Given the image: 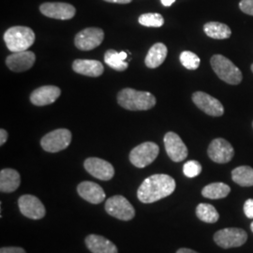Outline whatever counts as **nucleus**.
I'll return each mask as SVG.
<instances>
[{
    "label": "nucleus",
    "mask_w": 253,
    "mask_h": 253,
    "mask_svg": "<svg viewBox=\"0 0 253 253\" xmlns=\"http://www.w3.org/2000/svg\"><path fill=\"white\" fill-rule=\"evenodd\" d=\"M176 184L172 176L168 174H153L141 184L137 191L139 201L144 204H152L168 197L175 190Z\"/></svg>",
    "instance_id": "obj_1"
},
{
    "label": "nucleus",
    "mask_w": 253,
    "mask_h": 253,
    "mask_svg": "<svg viewBox=\"0 0 253 253\" xmlns=\"http://www.w3.org/2000/svg\"><path fill=\"white\" fill-rule=\"evenodd\" d=\"M118 102L129 111H147L156 105V98L149 92L124 88L118 92Z\"/></svg>",
    "instance_id": "obj_2"
},
{
    "label": "nucleus",
    "mask_w": 253,
    "mask_h": 253,
    "mask_svg": "<svg viewBox=\"0 0 253 253\" xmlns=\"http://www.w3.org/2000/svg\"><path fill=\"white\" fill-rule=\"evenodd\" d=\"M34 31L27 27H12L4 34V42L11 53L27 51L35 42Z\"/></svg>",
    "instance_id": "obj_3"
},
{
    "label": "nucleus",
    "mask_w": 253,
    "mask_h": 253,
    "mask_svg": "<svg viewBox=\"0 0 253 253\" xmlns=\"http://www.w3.org/2000/svg\"><path fill=\"white\" fill-rule=\"evenodd\" d=\"M213 71L217 74V77L230 84H239L243 75L241 71L222 54H215L210 60Z\"/></svg>",
    "instance_id": "obj_4"
},
{
    "label": "nucleus",
    "mask_w": 253,
    "mask_h": 253,
    "mask_svg": "<svg viewBox=\"0 0 253 253\" xmlns=\"http://www.w3.org/2000/svg\"><path fill=\"white\" fill-rule=\"evenodd\" d=\"M72 132L67 128H57L47 133L41 140L42 147L50 153L66 149L72 143Z\"/></svg>",
    "instance_id": "obj_5"
},
{
    "label": "nucleus",
    "mask_w": 253,
    "mask_h": 253,
    "mask_svg": "<svg viewBox=\"0 0 253 253\" xmlns=\"http://www.w3.org/2000/svg\"><path fill=\"white\" fill-rule=\"evenodd\" d=\"M160 147L153 142H145L137 145L129 154V161L137 168H145L157 159Z\"/></svg>",
    "instance_id": "obj_6"
},
{
    "label": "nucleus",
    "mask_w": 253,
    "mask_h": 253,
    "mask_svg": "<svg viewBox=\"0 0 253 253\" xmlns=\"http://www.w3.org/2000/svg\"><path fill=\"white\" fill-rule=\"evenodd\" d=\"M105 210L110 216L121 220H130L135 216V210L131 204L122 195H116L106 201Z\"/></svg>",
    "instance_id": "obj_7"
},
{
    "label": "nucleus",
    "mask_w": 253,
    "mask_h": 253,
    "mask_svg": "<svg viewBox=\"0 0 253 253\" xmlns=\"http://www.w3.org/2000/svg\"><path fill=\"white\" fill-rule=\"evenodd\" d=\"M248 234L240 228H226L219 230L214 235V240L222 249L238 248L246 243Z\"/></svg>",
    "instance_id": "obj_8"
},
{
    "label": "nucleus",
    "mask_w": 253,
    "mask_h": 253,
    "mask_svg": "<svg viewBox=\"0 0 253 253\" xmlns=\"http://www.w3.org/2000/svg\"><path fill=\"white\" fill-rule=\"evenodd\" d=\"M104 39V32L98 27L83 29L74 39L75 46L82 51H90L101 44Z\"/></svg>",
    "instance_id": "obj_9"
},
{
    "label": "nucleus",
    "mask_w": 253,
    "mask_h": 253,
    "mask_svg": "<svg viewBox=\"0 0 253 253\" xmlns=\"http://www.w3.org/2000/svg\"><path fill=\"white\" fill-rule=\"evenodd\" d=\"M192 100L194 104L211 117H221L224 114V107L219 100L210 96L208 93L197 91L192 95Z\"/></svg>",
    "instance_id": "obj_10"
},
{
    "label": "nucleus",
    "mask_w": 253,
    "mask_h": 253,
    "mask_svg": "<svg viewBox=\"0 0 253 253\" xmlns=\"http://www.w3.org/2000/svg\"><path fill=\"white\" fill-rule=\"evenodd\" d=\"M208 157L217 163H227L232 161L235 150L232 145L223 138L214 139L208 149Z\"/></svg>",
    "instance_id": "obj_11"
},
{
    "label": "nucleus",
    "mask_w": 253,
    "mask_h": 253,
    "mask_svg": "<svg viewBox=\"0 0 253 253\" xmlns=\"http://www.w3.org/2000/svg\"><path fill=\"white\" fill-rule=\"evenodd\" d=\"M18 206L21 213L25 217L31 219H41L46 214L45 208L42 201L34 195L26 194L18 200Z\"/></svg>",
    "instance_id": "obj_12"
},
{
    "label": "nucleus",
    "mask_w": 253,
    "mask_h": 253,
    "mask_svg": "<svg viewBox=\"0 0 253 253\" xmlns=\"http://www.w3.org/2000/svg\"><path fill=\"white\" fill-rule=\"evenodd\" d=\"M40 10L47 17L57 20H70L76 13L73 5L63 2H46L41 5Z\"/></svg>",
    "instance_id": "obj_13"
},
{
    "label": "nucleus",
    "mask_w": 253,
    "mask_h": 253,
    "mask_svg": "<svg viewBox=\"0 0 253 253\" xmlns=\"http://www.w3.org/2000/svg\"><path fill=\"white\" fill-rule=\"evenodd\" d=\"M164 145L167 155L174 163L183 162L188 157V148L179 135L169 131L164 136Z\"/></svg>",
    "instance_id": "obj_14"
},
{
    "label": "nucleus",
    "mask_w": 253,
    "mask_h": 253,
    "mask_svg": "<svg viewBox=\"0 0 253 253\" xmlns=\"http://www.w3.org/2000/svg\"><path fill=\"white\" fill-rule=\"evenodd\" d=\"M84 169L90 173L92 176L107 181L112 179L115 175V169L111 163L99 158H88L84 163Z\"/></svg>",
    "instance_id": "obj_15"
},
{
    "label": "nucleus",
    "mask_w": 253,
    "mask_h": 253,
    "mask_svg": "<svg viewBox=\"0 0 253 253\" xmlns=\"http://www.w3.org/2000/svg\"><path fill=\"white\" fill-rule=\"evenodd\" d=\"M36 60V55L31 51L11 53L6 59V64L10 71L15 73L26 72L31 69Z\"/></svg>",
    "instance_id": "obj_16"
},
{
    "label": "nucleus",
    "mask_w": 253,
    "mask_h": 253,
    "mask_svg": "<svg viewBox=\"0 0 253 253\" xmlns=\"http://www.w3.org/2000/svg\"><path fill=\"white\" fill-rule=\"evenodd\" d=\"M61 90L59 87L54 85H43L30 95V101L36 106H45L54 103L59 98Z\"/></svg>",
    "instance_id": "obj_17"
},
{
    "label": "nucleus",
    "mask_w": 253,
    "mask_h": 253,
    "mask_svg": "<svg viewBox=\"0 0 253 253\" xmlns=\"http://www.w3.org/2000/svg\"><path fill=\"white\" fill-rule=\"evenodd\" d=\"M77 191L83 199L94 205L100 204L105 200V192L103 189L99 184L91 181H84L80 183L77 187Z\"/></svg>",
    "instance_id": "obj_18"
},
{
    "label": "nucleus",
    "mask_w": 253,
    "mask_h": 253,
    "mask_svg": "<svg viewBox=\"0 0 253 253\" xmlns=\"http://www.w3.org/2000/svg\"><path fill=\"white\" fill-rule=\"evenodd\" d=\"M73 71L84 76L99 77L104 71V67L98 60L90 59H76L73 63Z\"/></svg>",
    "instance_id": "obj_19"
},
{
    "label": "nucleus",
    "mask_w": 253,
    "mask_h": 253,
    "mask_svg": "<svg viewBox=\"0 0 253 253\" xmlns=\"http://www.w3.org/2000/svg\"><path fill=\"white\" fill-rule=\"evenodd\" d=\"M85 245L92 253H118V248L107 238L98 235H90L85 238Z\"/></svg>",
    "instance_id": "obj_20"
},
{
    "label": "nucleus",
    "mask_w": 253,
    "mask_h": 253,
    "mask_svg": "<svg viewBox=\"0 0 253 253\" xmlns=\"http://www.w3.org/2000/svg\"><path fill=\"white\" fill-rule=\"evenodd\" d=\"M167 47L162 42L155 43L148 51L145 59V63L149 69H156L164 62L167 56Z\"/></svg>",
    "instance_id": "obj_21"
},
{
    "label": "nucleus",
    "mask_w": 253,
    "mask_h": 253,
    "mask_svg": "<svg viewBox=\"0 0 253 253\" xmlns=\"http://www.w3.org/2000/svg\"><path fill=\"white\" fill-rule=\"evenodd\" d=\"M21 183L20 174L13 169H3L0 172V190L9 193L17 190Z\"/></svg>",
    "instance_id": "obj_22"
},
{
    "label": "nucleus",
    "mask_w": 253,
    "mask_h": 253,
    "mask_svg": "<svg viewBox=\"0 0 253 253\" xmlns=\"http://www.w3.org/2000/svg\"><path fill=\"white\" fill-rule=\"evenodd\" d=\"M127 54L126 52H117L116 50L110 49L104 54V62L108 65L110 68L118 71L124 72L128 67L126 60Z\"/></svg>",
    "instance_id": "obj_23"
},
{
    "label": "nucleus",
    "mask_w": 253,
    "mask_h": 253,
    "mask_svg": "<svg viewBox=\"0 0 253 253\" xmlns=\"http://www.w3.org/2000/svg\"><path fill=\"white\" fill-rule=\"evenodd\" d=\"M204 31L208 37L215 40H225L232 35V30L225 24L209 22L204 26Z\"/></svg>",
    "instance_id": "obj_24"
},
{
    "label": "nucleus",
    "mask_w": 253,
    "mask_h": 253,
    "mask_svg": "<svg viewBox=\"0 0 253 253\" xmlns=\"http://www.w3.org/2000/svg\"><path fill=\"white\" fill-rule=\"evenodd\" d=\"M231 191V188L221 182L211 183L206 186L203 190L202 194L204 197L208 199H222L228 196Z\"/></svg>",
    "instance_id": "obj_25"
},
{
    "label": "nucleus",
    "mask_w": 253,
    "mask_h": 253,
    "mask_svg": "<svg viewBox=\"0 0 253 253\" xmlns=\"http://www.w3.org/2000/svg\"><path fill=\"white\" fill-rule=\"evenodd\" d=\"M232 179L242 187L253 186V168L250 166H239L232 172Z\"/></svg>",
    "instance_id": "obj_26"
},
{
    "label": "nucleus",
    "mask_w": 253,
    "mask_h": 253,
    "mask_svg": "<svg viewBox=\"0 0 253 253\" xmlns=\"http://www.w3.org/2000/svg\"><path fill=\"white\" fill-rule=\"evenodd\" d=\"M196 216L207 223H215L219 218L217 209L209 204H200L196 208Z\"/></svg>",
    "instance_id": "obj_27"
},
{
    "label": "nucleus",
    "mask_w": 253,
    "mask_h": 253,
    "mask_svg": "<svg viewBox=\"0 0 253 253\" xmlns=\"http://www.w3.org/2000/svg\"><path fill=\"white\" fill-rule=\"evenodd\" d=\"M139 24L147 27H161L164 24V18L160 13H145L139 19Z\"/></svg>",
    "instance_id": "obj_28"
},
{
    "label": "nucleus",
    "mask_w": 253,
    "mask_h": 253,
    "mask_svg": "<svg viewBox=\"0 0 253 253\" xmlns=\"http://www.w3.org/2000/svg\"><path fill=\"white\" fill-rule=\"evenodd\" d=\"M180 62L186 69L193 71L199 68L201 60L199 56L190 51H184L180 54Z\"/></svg>",
    "instance_id": "obj_29"
},
{
    "label": "nucleus",
    "mask_w": 253,
    "mask_h": 253,
    "mask_svg": "<svg viewBox=\"0 0 253 253\" xmlns=\"http://www.w3.org/2000/svg\"><path fill=\"white\" fill-rule=\"evenodd\" d=\"M183 172L187 177H196L202 172V165L197 161L187 162L183 166Z\"/></svg>",
    "instance_id": "obj_30"
},
{
    "label": "nucleus",
    "mask_w": 253,
    "mask_h": 253,
    "mask_svg": "<svg viewBox=\"0 0 253 253\" xmlns=\"http://www.w3.org/2000/svg\"><path fill=\"white\" fill-rule=\"evenodd\" d=\"M239 8L246 14L253 16V0H241Z\"/></svg>",
    "instance_id": "obj_31"
},
{
    "label": "nucleus",
    "mask_w": 253,
    "mask_h": 253,
    "mask_svg": "<svg viewBox=\"0 0 253 253\" xmlns=\"http://www.w3.org/2000/svg\"><path fill=\"white\" fill-rule=\"evenodd\" d=\"M244 212L249 218H253V199L247 200L245 202Z\"/></svg>",
    "instance_id": "obj_32"
},
{
    "label": "nucleus",
    "mask_w": 253,
    "mask_h": 253,
    "mask_svg": "<svg viewBox=\"0 0 253 253\" xmlns=\"http://www.w3.org/2000/svg\"><path fill=\"white\" fill-rule=\"evenodd\" d=\"M0 253H27L23 248L19 247H6L1 248Z\"/></svg>",
    "instance_id": "obj_33"
},
{
    "label": "nucleus",
    "mask_w": 253,
    "mask_h": 253,
    "mask_svg": "<svg viewBox=\"0 0 253 253\" xmlns=\"http://www.w3.org/2000/svg\"><path fill=\"white\" fill-rule=\"evenodd\" d=\"M7 140H8V132L5 129L1 128L0 129V145H4L7 142Z\"/></svg>",
    "instance_id": "obj_34"
},
{
    "label": "nucleus",
    "mask_w": 253,
    "mask_h": 253,
    "mask_svg": "<svg viewBox=\"0 0 253 253\" xmlns=\"http://www.w3.org/2000/svg\"><path fill=\"white\" fill-rule=\"evenodd\" d=\"M109 3H118V4H128L132 0H104Z\"/></svg>",
    "instance_id": "obj_35"
},
{
    "label": "nucleus",
    "mask_w": 253,
    "mask_h": 253,
    "mask_svg": "<svg viewBox=\"0 0 253 253\" xmlns=\"http://www.w3.org/2000/svg\"><path fill=\"white\" fill-rule=\"evenodd\" d=\"M175 2V0H162L163 6L165 7H170Z\"/></svg>",
    "instance_id": "obj_36"
},
{
    "label": "nucleus",
    "mask_w": 253,
    "mask_h": 253,
    "mask_svg": "<svg viewBox=\"0 0 253 253\" xmlns=\"http://www.w3.org/2000/svg\"><path fill=\"white\" fill-rule=\"evenodd\" d=\"M176 253H196V252H194V251H192V250H190V249H179Z\"/></svg>",
    "instance_id": "obj_37"
},
{
    "label": "nucleus",
    "mask_w": 253,
    "mask_h": 253,
    "mask_svg": "<svg viewBox=\"0 0 253 253\" xmlns=\"http://www.w3.org/2000/svg\"><path fill=\"white\" fill-rule=\"evenodd\" d=\"M251 229H252V231H253V222L252 223V225H251Z\"/></svg>",
    "instance_id": "obj_38"
},
{
    "label": "nucleus",
    "mask_w": 253,
    "mask_h": 253,
    "mask_svg": "<svg viewBox=\"0 0 253 253\" xmlns=\"http://www.w3.org/2000/svg\"><path fill=\"white\" fill-rule=\"evenodd\" d=\"M252 71H253V65H252Z\"/></svg>",
    "instance_id": "obj_39"
},
{
    "label": "nucleus",
    "mask_w": 253,
    "mask_h": 253,
    "mask_svg": "<svg viewBox=\"0 0 253 253\" xmlns=\"http://www.w3.org/2000/svg\"></svg>",
    "instance_id": "obj_40"
}]
</instances>
